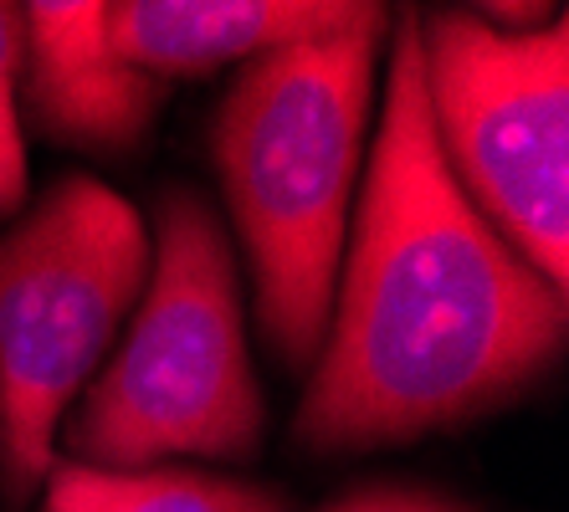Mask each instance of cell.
<instances>
[{
    "mask_svg": "<svg viewBox=\"0 0 569 512\" xmlns=\"http://www.w3.org/2000/svg\"><path fill=\"white\" fill-rule=\"evenodd\" d=\"M329 333L298 405L308 451L406 446L498 415L565 349L549 288L462 195L431 133L421 27L400 16Z\"/></svg>",
    "mask_w": 569,
    "mask_h": 512,
    "instance_id": "1",
    "label": "cell"
},
{
    "mask_svg": "<svg viewBox=\"0 0 569 512\" xmlns=\"http://www.w3.org/2000/svg\"><path fill=\"white\" fill-rule=\"evenodd\" d=\"M385 16V6H365L333 37L247 62L211 123L257 318L288 369H313L329 333Z\"/></svg>",
    "mask_w": 569,
    "mask_h": 512,
    "instance_id": "2",
    "label": "cell"
},
{
    "mask_svg": "<svg viewBox=\"0 0 569 512\" xmlns=\"http://www.w3.org/2000/svg\"><path fill=\"white\" fill-rule=\"evenodd\" d=\"M323 512H472L467 502H451L426 486H359L349 498L329 502Z\"/></svg>",
    "mask_w": 569,
    "mask_h": 512,
    "instance_id": "10",
    "label": "cell"
},
{
    "mask_svg": "<svg viewBox=\"0 0 569 512\" xmlns=\"http://www.w3.org/2000/svg\"><path fill=\"white\" fill-rule=\"evenodd\" d=\"M359 11L333 0H123L103 6V37L123 62L170 82L333 37Z\"/></svg>",
    "mask_w": 569,
    "mask_h": 512,
    "instance_id": "7",
    "label": "cell"
},
{
    "mask_svg": "<svg viewBox=\"0 0 569 512\" xmlns=\"http://www.w3.org/2000/svg\"><path fill=\"white\" fill-rule=\"evenodd\" d=\"M416 27L426 113L451 180L549 288L565 292L569 21L503 31L477 11H437Z\"/></svg>",
    "mask_w": 569,
    "mask_h": 512,
    "instance_id": "5",
    "label": "cell"
},
{
    "mask_svg": "<svg viewBox=\"0 0 569 512\" xmlns=\"http://www.w3.org/2000/svg\"><path fill=\"white\" fill-rule=\"evenodd\" d=\"M27 16L21 52V103L57 144L129 154L144 144L164 103V82L123 62L103 37V0H37Z\"/></svg>",
    "mask_w": 569,
    "mask_h": 512,
    "instance_id": "6",
    "label": "cell"
},
{
    "mask_svg": "<svg viewBox=\"0 0 569 512\" xmlns=\"http://www.w3.org/2000/svg\"><path fill=\"white\" fill-rule=\"evenodd\" d=\"M21 52L27 16L0 0V215H16L27 200V144H21Z\"/></svg>",
    "mask_w": 569,
    "mask_h": 512,
    "instance_id": "9",
    "label": "cell"
},
{
    "mask_svg": "<svg viewBox=\"0 0 569 512\" xmlns=\"http://www.w3.org/2000/svg\"><path fill=\"white\" fill-rule=\"evenodd\" d=\"M41 512H288L282 492L241 476L144 466V472H93L52 466Z\"/></svg>",
    "mask_w": 569,
    "mask_h": 512,
    "instance_id": "8",
    "label": "cell"
},
{
    "mask_svg": "<svg viewBox=\"0 0 569 512\" xmlns=\"http://www.w3.org/2000/svg\"><path fill=\"white\" fill-rule=\"evenodd\" d=\"M149 231L123 195L72 174L0 241V498L27 508L67 410L133 313Z\"/></svg>",
    "mask_w": 569,
    "mask_h": 512,
    "instance_id": "4",
    "label": "cell"
},
{
    "mask_svg": "<svg viewBox=\"0 0 569 512\" xmlns=\"http://www.w3.org/2000/svg\"><path fill=\"white\" fill-rule=\"evenodd\" d=\"M262 421L226 225L196 190H164L133 323L62 421L67 456L93 472H144L180 456L247 461L262 446Z\"/></svg>",
    "mask_w": 569,
    "mask_h": 512,
    "instance_id": "3",
    "label": "cell"
}]
</instances>
